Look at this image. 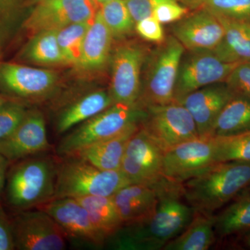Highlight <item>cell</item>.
I'll use <instances>...</instances> for the list:
<instances>
[{"mask_svg":"<svg viewBox=\"0 0 250 250\" xmlns=\"http://www.w3.org/2000/svg\"><path fill=\"white\" fill-rule=\"evenodd\" d=\"M159 202L147 218L123 224L106 241L116 250H159L187 228L195 210L186 201L182 184L166 180L156 187Z\"/></svg>","mask_w":250,"mask_h":250,"instance_id":"6da1fadb","label":"cell"},{"mask_svg":"<svg viewBox=\"0 0 250 250\" xmlns=\"http://www.w3.org/2000/svg\"><path fill=\"white\" fill-rule=\"evenodd\" d=\"M49 153L10 164L3 195L6 205L14 212L37 208L54 200L59 157Z\"/></svg>","mask_w":250,"mask_h":250,"instance_id":"7a4b0ae2","label":"cell"},{"mask_svg":"<svg viewBox=\"0 0 250 250\" xmlns=\"http://www.w3.org/2000/svg\"><path fill=\"white\" fill-rule=\"evenodd\" d=\"M250 185V162L217 163L182 183L186 201L193 209L213 213Z\"/></svg>","mask_w":250,"mask_h":250,"instance_id":"3957f363","label":"cell"},{"mask_svg":"<svg viewBox=\"0 0 250 250\" xmlns=\"http://www.w3.org/2000/svg\"><path fill=\"white\" fill-rule=\"evenodd\" d=\"M58 157L54 199L111 197L131 184L121 170H100L75 155Z\"/></svg>","mask_w":250,"mask_h":250,"instance_id":"277c9868","label":"cell"},{"mask_svg":"<svg viewBox=\"0 0 250 250\" xmlns=\"http://www.w3.org/2000/svg\"><path fill=\"white\" fill-rule=\"evenodd\" d=\"M146 115V110L137 105L115 103L64 136L55 148L56 154L59 157L70 155L94 143L115 137L140 126Z\"/></svg>","mask_w":250,"mask_h":250,"instance_id":"5b68a950","label":"cell"},{"mask_svg":"<svg viewBox=\"0 0 250 250\" xmlns=\"http://www.w3.org/2000/svg\"><path fill=\"white\" fill-rule=\"evenodd\" d=\"M186 49L173 36L166 37L149 51L145 62L141 92L138 106L146 108L151 105L173 103L179 64Z\"/></svg>","mask_w":250,"mask_h":250,"instance_id":"8992f818","label":"cell"},{"mask_svg":"<svg viewBox=\"0 0 250 250\" xmlns=\"http://www.w3.org/2000/svg\"><path fill=\"white\" fill-rule=\"evenodd\" d=\"M145 109L147 115L141 126L164 152L200 137L193 118L180 103L151 105Z\"/></svg>","mask_w":250,"mask_h":250,"instance_id":"52a82bcc","label":"cell"},{"mask_svg":"<svg viewBox=\"0 0 250 250\" xmlns=\"http://www.w3.org/2000/svg\"><path fill=\"white\" fill-rule=\"evenodd\" d=\"M149 51L132 41L122 42L113 49L109 92L115 103L138 106L143 66Z\"/></svg>","mask_w":250,"mask_h":250,"instance_id":"ba28073f","label":"cell"},{"mask_svg":"<svg viewBox=\"0 0 250 250\" xmlns=\"http://www.w3.org/2000/svg\"><path fill=\"white\" fill-rule=\"evenodd\" d=\"M184 52L174 88V102L195 90L225 82L239 63L223 62L213 51H187ZM241 63V62H240Z\"/></svg>","mask_w":250,"mask_h":250,"instance_id":"9c48e42d","label":"cell"},{"mask_svg":"<svg viewBox=\"0 0 250 250\" xmlns=\"http://www.w3.org/2000/svg\"><path fill=\"white\" fill-rule=\"evenodd\" d=\"M15 247L18 250H62L67 238L59 224L37 208L15 212L11 218Z\"/></svg>","mask_w":250,"mask_h":250,"instance_id":"30bf717a","label":"cell"},{"mask_svg":"<svg viewBox=\"0 0 250 250\" xmlns=\"http://www.w3.org/2000/svg\"><path fill=\"white\" fill-rule=\"evenodd\" d=\"M164 151L140 126L125 149L121 170L131 184L156 187L165 182L163 172Z\"/></svg>","mask_w":250,"mask_h":250,"instance_id":"8fae6325","label":"cell"},{"mask_svg":"<svg viewBox=\"0 0 250 250\" xmlns=\"http://www.w3.org/2000/svg\"><path fill=\"white\" fill-rule=\"evenodd\" d=\"M37 208L48 213L62 229L67 241L76 248L99 250L106 246V236L75 198L54 199Z\"/></svg>","mask_w":250,"mask_h":250,"instance_id":"7c38bea8","label":"cell"},{"mask_svg":"<svg viewBox=\"0 0 250 250\" xmlns=\"http://www.w3.org/2000/svg\"><path fill=\"white\" fill-rule=\"evenodd\" d=\"M217 164L213 137H199L164 152L163 172L166 179L182 184Z\"/></svg>","mask_w":250,"mask_h":250,"instance_id":"4fadbf2b","label":"cell"},{"mask_svg":"<svg viewBox=\"0 0 250 250\" xmlns=\"http://www.w3.org/2000/svg\"><path fill=\"white\" fill-rule=\"evenodd\" d=\"M58 82L55 72L21 64L4 62L0 66V89L9 98L24 103V100H42L53 91Z\"/></svg>","mask_w":250,"mask_h":250,"instance_id":"5bb4252c","label":"cell"},{"mask_svg":"<svg viewBox=\"0 0 250 250\" xmlns=\"http://www.w3.org/2000/svg\"><path fill=\"white\" fill-rule=\"evenodd\" d=\"M97 6L93 0H39L24 26L33 34L57 31L73 23L93 19Z\"/></svg>","mask_w":250,"mask_h":250,"instance_id":"9a60e30c","label":"cell"},{"mask_svg":"<svg viewBox=\"0 0 250 250\" xmlns=\"http://www.w3.org/2000/svg\"><path fill=\"white\" fill-rule=\"evenodd\" d=\"M52 149L47 138L45 117L38 109L28 110L25 118L14 132L0 141V154L11 164Z\"/></svg>","mask_w":250,"mask_h":250,"instance_id":"2e32d148","label":"cell"},{"mask_svg":"<svg viewBox=\"0 0 250 250\" xmlns=\"http://www.w3.org/2000/svg\"><path fill=\"white\" fill-rule=\"evenodd\" d=\"M171 31L187 51L213 50L225 34L220 20L204 8L174 22Z\"/></svg>","mask_w":250,"mask_h":250,"instance_id":"e0dca14e","label":"cell"},{"mask_svg":"<svg viewBox=\"0 0 250 250\" xmlns=\"http://www.w3.org/2000/svg\"><path fill=\"white\" fill-rule=\"evenodd\" d=\"M234 95L225 82L213 83L186 95L177 103L191 115L200 137H210L218 115Z\"/></svg>","mask_w":250,"mask_h":250,"instance_id":"ac0fdd59","label":"cell"},{"mask_svg":"<svg viewBox=\"0 0 250 250\" xmlns=\"http://www.w3.org/2000/svg\"><path fill=\"white\" fill-rule=\"evenodd\" d=\"M111 197L123 224L150 216L159 202L156 188L141 184H128Z\"/></svg>","mask_w":250,"mask_h":250,"instance_id":"d6986e66","label":"cell"},{"mask_svg":"<svg viewBox=\"0 0 250 250\" xmlns=\"http://www.w3.org/2000/svg\"><path fill=\"white\" fill-rule=\"evenodd\" d=\"M114 104L109 90H95L82 95L59 112L55 123L56 132L65 134Z\"/></svg>","mask_w":250,"mask_h":250,"instance_id":"ffe728a7","label":"cell"},{"mask_svg":"<svg viewBox=\"0 0 250 250\" xmlns=\"http://www.w3.org/2000/svg\"><path fill=\"white\" fill-rule=\"evenodd\" d=\"M113 39L98 9L85 35L77 67L87 72L103 70L111 60Z\"/></svg>","mask_w":250,"mask_h":250,"instance_id":"44dd1931","label":"cell"},{"mask_svg":"<svg viewBox=\"0 0 250 250\" xmlns=\"http://www.w3.org/2000/svg\"><path fill=\"white\" fill-rule=\"evenodd\" d=\"M140 126H134L115 137L94 143L70 155L78 156L100 170H121L128 141Z\"/></svg>","mask_w":250,"mask_h":250,"instance_id":"7402d4cb","label":"cell"},{"mask_svg":"<svg viewBox=\"0 0 250 250\" xmlns=\"http://www.w3.org/2000/svg\"><path fill=\"white\" fill-rule=\"evenodd\" d=\"M215 240V215L195 210L187 228L167 243L163 250H207Z\"/></svg>","mask_w":250,"mask_h":250,"instance_id":"603a6c76","label":"cell"},{"mask_svg":"<svg viewBox=\"0 0 250 250\" xmlns=\"http://www.w3.org/2000/svg\"><path fill=\"white\" fill-rule=\"evenodd\" d=\"M223 24L225 34L213 52L228 62H250V23L216 16Z\"/></svg>","mask_w":250,"mask_h":250,"instance_id":"cb8c5ba5","label":"cell"},{"mask_svg":"<svg viewBox=\"0 0 250 250\" xmlns=\"http://www.w3.org/2000/svg\"><path fill=\"white\" fill-rule=\"evenodd\" d=\"M250 130V99L233 95L215 120L210 137H228Z\"/></svg>","mask_w":250,"mask_h":250,"instance_id":"d4e9b609","label":"cell"},{"mask_svg":"<svg viewBox=\"0 0 250 250\" xmlns=\"http://www.w3.org/2000/svg\"><path fill=\"white\" fill-rule=\"evenodd\" d=\"M240 193L218 215H215L216 237L226 238L245 233L250 230V191Z\"/></svg>","mask_w":250,"mask_h":250,"instance_id":"484cf974","label":"cell"},{"mask_svg":"<svg viewBox=\"0 0 250 250\" xmlns=\"http://www.w3.org/2000/svg\"><path fill=\"white\" fill-rule=\"evenodd\" d=\"M88 213L93 225L106 241L123 225L111 197L85 196L75 198Z\"/></svg>","mask_w":250,"mask_h":250,"instance_id":"4316f807","label":"cell"},{"mask_svg":"<svg viewBox=\"0 0 250 250\" xmlns=\"http://www.w3.org/2000/svg\"><path fill=\"white\" fill-rule=\"evenodd\" d=\"M57 31H44L34 34L22 52L21 58L42 65L67 64L57 41Z\"/></svg>","mask_w":250,"mask_h":250,"instance_id":"83f0119b","label":"cell"},{"mask_svg":"<svg viewBox=\"0 0 250 250\" xmlns=\"http://www.w3.org/2000/svg\"><path fill=\"white\" fill-rule=\"evenodd\" d=\"M113 38L125 37L135 30V23L125 0H111L98 8Z\"/></svg>","mask_w":250,"mask_h":250,"instance_id":"f1b7e54d","label":"cell"},{"mask_svg":"<svg viewBox=\"0 0 250 250\" xmlns=\"http://www.w3.org/2000/svg\"><path fill=\"white\" fill-rule=\"evenodd\" d=\"M93 18L69 24L57 30V41L67 64L77 66L80 62L85 35Z\"/></svg>","mask_w":250,"mask_h":250,"instance_id":"f546056e","label":"cell"},{"mask_svg":"<svg viewBox=\"0 0 250 250\" xmlns=\"http://www.w3.org/2000/svg\"><path fill=\"white\" fill-rule=\"evenodd\" d=\"M217 163L228 161L250 162V130L228 137H213Z\"/></svg>","mask_w":250,"mask_h":250,"instance_id":"4dcf8cb0","label":"cell"},{"mask_svg":"<svg viewBox=\"0 0 250 250\" xmlns=\"http://www.w3.org/2000/svg\"><path fill=\"white\" fill-rule=\"evenodd\" d=\"M202 8L218 17L250 23V0H206Z\"/></svg>","mask_w":250,"mask_h":250,"instance_id":"1f68e13d","label":"cell"},{"mask_svg":"<svg viewBox=\"0 0 250 250\" xmlns=\"http://www.w3.org/2000/svg\"><path fill=\"white\" fill-rule=\"evenodd\" d=\"M28 110L25 104L13 99L0 106V141L14 132L25 118Z\"/></svg>","mask_w":250,"mask_h":250,"instance_id":"d6a6232c","label":"cell"},{"mask_svg":"<svg viewBox=\"0 0 250 250\" xmlns=\"http://www.w3.org/2000/svg\"><path fill=\"white\" fill-rule=\"evenodd\" d=\"M225 82L235 95L250 99V62L238 64Z\"/></svg>","mask_w":250,"mask_h":250,"instance_id":"836d02e7","label":"cell"},{"mask_svg":"<svg viewBox=\"0 0 250 250\" xmlns=\"http://www.w3.org/2000/svg\"><path fill=\"white\" fill-rule=\"evenodd\" d=\"M188 14L187 6L179 2L178 0H167L158 5L152 16L161 24L177 22Z\"/></svg>","mask_w":250,"mask_h":250,"instance_id":"e575fe53","label":"cell"},{"mask_svg":"<svg viewBox=\"0 0 250 250\" xmlns=\"http://www.w3.org/2000/svg\"><path fill=\"white\" fill-rule=\"evenodd\" d=\"M135 31L144 40L154 43H161L166 39L162 24L153 16L136 22Z\"/></svg>","mask_w":250,"mask_h":250,"instance_id":"d590c367","label":"cell"},{"mask_svg":"<svg viewBox=\"0 0 250 250\" xmlns=\"http://www.w3.org/2000/svg\"><path fill=\"white\" fill-rule=\"evenodd\" d=\"M167 0H125L135 23L152 16L158 5Z\"/></svg>","mask_w":250,"mask_h":250,"instance_id":"8d00e7d4","label":"cell"},{"mask_svg":"<svg viewBox=\"0 0 250 250\" xmlns=\"http://www.w3.org/2000/svg\"><path fill=\"white\" fill-rule=\"evenodd\" d=\"M15 247L14 233L11 218L0 202V250H14Z\"/></svg>","mask_w":250,"mask_h":250,"instance_id":"74e56055","label":"cell"},{"mask_svg":"<svg viewBox=\"0 0 250 250\" xmlns=\"http://www.w3.org/2000/svg\"><path fill=\"white\" fill-rule=\"evenodd\" d=\"M11 163L4 157L2 154H0V202L1 197L4 192L5 182H6V174Z\"/></svg>","mask_w":250,"mask_h":250,"instance_id":"f35d334b","label":"cell"},{"mask_svg":"<svg viewBox=\"0 0 250 250\" xmlns=\"http://www.w3.org/2000/svg\"><path fill=\"white\" fill-rule=\"evenodd\" d=\"M186 5L187 7L198 9L202 7L206 0H178Z\"/></svg>","mask_w":250,"mask_h":250,"instance_id":"ab89813d","label":"cell"},{"mask_svg":"<svg viewBox=\"0 0 250 250\" xmlns=\"http://www.w3.org/2000/svg\"><path fill=\"white\" fill-rule=\"evenodd\" d=\"M5 40H6V31L2 26H0V66L3 62Z\"/></svg>","mask_w":250,"mask_h":250,"instance_id":"60d3db41","label":"cell"},{"mask_svg":"<svg viewBox=\"0 0 250 250\" xmlns=\"http://www.w3.org/2000/svg\"><path fill=\"white\" fill-rule=\"evenodd\" d=\"M243 241H244V243L246 245V246L250 248V230L244 233V239H243Z\"/></svg>","mask_w":250,"mask_h":250,"instance_id":"b9f144b4","label":"cell"},{"mask_svg":"<svg viewBox=\"0 0 250 250\" xmlns=\"http://www.w3.org/2000/svg\"><path fill=\"white\" fill-rule=\"evenodd\" d=\"M9 97L6 96V95H5L3 93H0V106H1V105L4 104L6 102H7L8 100H9Z\"/></svg>","mask_w":250,"mask_h":250,"instance_id":"7bdbcfd3","label":"cell"},{"mask_svg":"<svg viewBox=\"0 0 250 250\" xmlns=\"http://www.w3.org/2000/svg\"><path fill=\"white\" fill-rule=\"evenodd\" d=\"M93 1L95 4L98 5V6H100V4L106 2V1H111V0H93Z\"/></svg>","mask_w":250,"mask_h":250,"instance_id":"ee69618b","label":"cell"},{"mask_svg":"<svg viewBox=\"0 0 250 250\" xmlns=\"http://www.w3.org/2000/svg\"><path fill=\"white\" fill-rule=\"evenodd\" d=\"M246 190H250V185L249 186V187L247 188Z\"/></svg>","mask_w":250,"mask_h":250,"instance_id":"f6af8a7d","label":"cell"}]
</instances>
